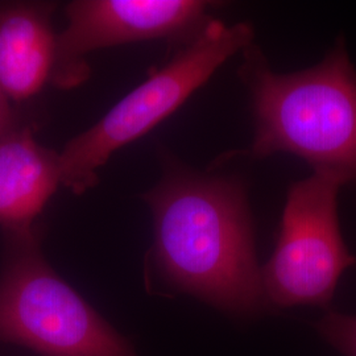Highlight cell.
Wrapping results in <instances>:
<instances>
[{
	"mask_svg": "<svg viewBox=\"0 0 356 356\" xmlns=\"http://www.w3.org/2000/svg\"><path fill=\"white\" fill-rule=\"evenodd\" d=\"M153 216L148 288L188 293L223 312L256 314L268 305L245 189L168 159L143 195Z\"/></svg>",
	"mask_w": 356,
	"mask_h": 356,
	"instance_id": "6da1fadb",
	"label": "cell"
},
{
	"mask_svg": "<svg viewBox=\"0 0 356 356\" xmlns=\"http://www.w3.org/2000/svg\"><path fill=\"white\" fill-rule=\"evenodd\" d=\"M243 56L254 122L248 154L289 153L314 173L356 185V69L343 38L319 64L288 74L275 73L259 47Z\"/></svg>",
	"mask_w": 356,
	"mask_h": 356,
	"instance_id": "7a4b0ae2",
	"label": "cell"
},
{
	"mask_svg": "<svg viewBox=\"0 0 356 356\" xmlns=\"http://www.w3.org/2000/svg\"><path fill=\"white\" fill-rule=\"evenodd\" d=\"M247 23L229 26L211 19L172 58L132 90L60 153L63 186L76 195L98 184V170L120 148L134 143L176 113L234 54L252 45Z\"/></svg>",
	"mask_w": 356,
	"mask_h": 356,
	"instance_id": "3957f363",
	"label": "cell"
},
{
	"mask_svg": "<svg viewBox=\"0 0 356 356\" xmlns=\"http://www.w3.org/2000/svg\"><path fill=\"white\" fill-rule=\"evenodd\" d=\"M0 343L41 356H138L127 338L49 266L36 229L6 232Z\"/></svg>",
	"mask_w": 356,
	"mask_h": 356,
	"instance_id": "277c9868",
	"label": "cell"
},
{
	"mask_svg": "<svg viewBox=\"0 0 356 356\" xmlns=\"http://www.w3.org/2000/svg\"><path fill=\"white\" fill-rule=\"evenodd\" d=\"M342 186L313 172L289 188L275 251L261 268L268 304L326 307L346 269L355 266L339 225Z\"/></svg>",
	"mask_w": 356,
	"mask_h": 356,
	"instance_id": "5b68a950",
	"label": "cell"
},
{
	"mask_svg": "<svg viewBox=\"0 0 356 356\" xmlns=\"http://www.w3.org/2000/svg\"><path fill=\"white\" fill-rule=\"evenodd\" d=\"M204 0H76L65 7L67 26L57 36L51 82L70 89L89 76L91 51L166 38L184 44L210 20Z\"/></svg>",
	"mask_w": 356,
	"mask_h": 356,
	"instance_id": "8992f818",
	"label": "cell"
},
{
	"mask_svg": "<svg viewBox=\"0 0 356 356\" xmlns=\"http://www.w3.org/2000/svg\"><path fill=\"white\" fill-rule=\"evenodd\" d=\"M54 4L0 3V88L13 101H26L51 81L57 36Z\"/></svg>",
	"mask_w": 356,
	"mask_h": 356,
	"instance_id": "52a82bcc",
	"label": "cell"
},
{
	"mask_svg": "<svg viewBox=\"0 0 356 356\" xmlns=\"http://www.w3.org/2000/svg\"><path fill=\"white\" fill-rule=\"evenodd\" d=\"M61 181L60 153L38 143L29 128L0 139V227L4 232L35 229V220Z\"/></svg>",
	"mask_w": 356,
	"mask_h": 356,
	"instance_id": "ba28073f",
	"label": "cell"
},
{
	"mask_svg": "<svg viewBox=\"0 0 356 356\" xmlns=\"http://www.w3.org/2000/svg\"><path fill=\"white\" fill-rule=\"evenodd\" d=\"M319 335L343 356H356V316L329 310L316 325Z\"/></svg>",
	"mask_w": 356,
	"mask_h": 356,
	"instance_id": "9c48e42d",
	"label": "cell"
},
{
	"mask_svg": "<svg viewBox=\"0 0 356 356\" xmlns=\"http://www.w3.org/2000/svg\"><path fill=\"white\" fill-rule=\"evenodd\" d=\"M11 123V107H10V98L0 88V139L10 131Z\"/></svg>",
	"mask_w": 356,
	"mask_h": 356,
	"instance_id": "30bf717a",
	"label": "cell"
}]
</instances>
